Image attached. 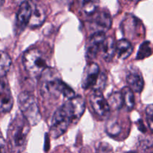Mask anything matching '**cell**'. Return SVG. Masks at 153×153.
Instances as JSON below:
<instances>
[{
	"instance_id": "cell-1",
	"label": "cell",
	"mask_w": 153,
	"mask_h": 153,
	"mask_svg": "<svg viewBox=\"0 0 153 153\" xmlns=\"http://www.w3.org/2000/svg\"><path fill=\"white\" fill-rule=\"evenodd\" d=\"M85 111V102L81 97L69 99L54 114L50 126V134L54 138L62 135L70 124L76 123Z\"/></svg>"
},
{
	"instance_id": "cell-2",
	"label": "cell",
	"mask_w": 153,
	"mask_h": 153,
	"mask_svg": "<svg viewBox=\"0 0 153 153\" xmlns=\"http://www.w3.org/2000/svg\"><path fill=\"white\" fill-rule=\"evenodd\" d=\"M30 125L21 114L16 115L9 126L7 131L8 147L10 153H21L28 140Z\"/></svg>"
},
{
	"instance_id": "cell-3",
	"label": "cell",
	"mask_w": 153,
	"mask_h": 153,
	"mask_svg": "<svg viewBox=\"0 0 153 153\" xmlns=\"http://www.w3.org/2000/svg\"><path fill=\"white\" fill-rule=\"evenodd\" d=\"M42 77L40 92L46 98H56L61 94L68 100L76 97L72 88L64 83L50 69H46L42 73Z\"/></svg>"
},
{
	"instance_id": "cell-4",
	"label": "cell",
	"mask_w": 153,
	"mask_h": 153,
	"mask_svg": "<svg viewBox=\"0 0 153 153\" xmlns=\"http://www.w3.org/2000/svg\"><path fill=\"white\" fill-rule=\"evenodd\" d=\"M18 105L23 117L30 126H36L41 120V114L35 97L28 92L21 93L18 97Z\"/></svg>"
},
{
	"instance_id": "cell-5",
	"label": "cell",
	"mask_w": 153,
	"mask_h": 153,
	"mask_svg": "<svg viewBox=\"0 0 153 153\" xmlns=\"http://www.w3.org/2000/svg\"><path fill=\"white\" fill-rule=\"evenodd\" d=\"M22 64L25 70L33 77L42 75L47 68L46 58L41 51L34 48L28 49L23 54Z\"/></svg>"
},
{
	"instance_id": "cell-6",
	"label": "cell",
	"mask_w": 153,
	"mask_h": 153,
	"mask_svg": "<svg viewBox=\"0 0 153 153\" xmlns=\"http://www.w3.org/2000/svg\"><path fill=\"white\" fill-rule=\"evenodd\" d=\"M105 84V76L100 73V67L95 63L88 64L82 76V87L85 90L102 91Z\"/></svg>"
},
{
	"instance_id": "cell-7",
	"label": "cell",
	"mask_w": 153,
	"mask_h": 153,
	"mask_svg": "<svg viewBox=\"0 0 153 153\" xmlns=\"http://www.w3.org/2000/svg\"><path fill=\"white\" fill-rule=\"evenodd\" d=\"M89 100L94 111L100 117L105 118L108 116L111 108L102 91H93L90 95Z\"/></svg>"
},
{
	"instance_id": "cell-8",
	"label": "cell",
	"mask_w": 153,
	"mask_h": 153,
	"mask_svg": "<svg viewBox=\"0 0 153 153\" xmlns=\"http://www.w3.org/2000/svg\"><path fill=\"white\" fill-rule=\"evenodd\" d=\"M90 21V25L95 30V32H105L111 25V17L110 13L105 10L96 12L93 14Z\"/></svg>"
},
{
	"instance_id": "cell-9",
	"label": "cell",
	"mask_w": 153,
	"mask_h": 153,
	"mask_svg": "<svg viewBox=\"0 0 153 153\" xmlns=\"http://www.w3.org/2000/svg\"><path fill=\"white\" fill-rule=\"evenodd\" d=\"M13 99L8 82L4 78L0 79V113H7L12 109Z\"/></svg>"
},
{
	"instance_id": "cell-10",
	"label": "cell",
	"mask_w": 153,
	"mask_h": 153,
	"mask_svg": "<svg viewBox=\"0 0 153 153\" xmlns=\"http://www.w3.org/2000/svg\"><path fill=\"white\" fill-rule=\"evenodd\" d=\"M105 38L104 32H96L89 37L86 44L87 58H94L97 57Z\"/></svg>"
},
{
	"instance_id": "cell-11",
	"label": "cell",
	"mask_w": 153,
	"mask_h": 153,
	"mask_svg": "<svg viewBox=\"0 0 153 153\" xmlns=\"http://www.w3.org/2000/svg\"><path fill=\"white\" fill-rule=\"evenodd\" d=\"M128 88L135 93H140L144 86V81L143 76L138 70H133L128 73L126 78Z\"/></svg>"
},
{
	"instance_id": "cell-12",
	"label": "cell",
	"mask_w": 153,
	"mask_h": 153,
	"mask_svg": "<svg viewBox=\"0 0 153 153\" xmlns=\"http://www.w3.org/2000/svg\"><path fill=\"white\" fill-rule=\"evenodd\" d=\"M32 10V5L29 1H25L21 4L16 14V20L19 26L24 28L28 25Z\"/></svg>"
},
{
	"instance_id": "cell-13",
	"label": "cell",
	"mask_w": 153,
	"mask_h": 153,
	"mask_svg": "<svg viewBox=\"0 0 153 153\" xmlns=\"http://www.w3.org/2000/svg\"><path fill=\"white\" fill-rule=\"evenodd\" d=\"M76 4L82 14L92 16L98 9L100 0H76Z\"/></svg>"
},
{
	"instance_id": "cell-14",
	"label": "cell",
	"mask_w": 153,
	"mask_h": 153,
	"mask_svg": "<svg viewBox=\"0 0 153 153\" xmlns=\"http://www.w3.org/2000/svg\"><path fill=\"white\" fill-rule=\"evenodd\" d=\"M46 17L44 9L40 5H35L32 10L31 18L28 25L31 28H36L43 23Z\"/></svg>"
},
{
	"instance_id": "cell-15",
	"label": "cell",
	"mask_w": 153,
	"mask_h": 153,
	"mask_svg": "<svg viewBox=\"0 0 153 153\" xmlns=\"http://www.w3.org/2000/svg\"><path fill=\"white\" fill-rule=\"evenodd\" d=\"M102 52V57L105 61H109L113 58L116 52V46H115L114 40L111 37H106L102 46L101 49Z\"/></svg>"
},
{
	"instance_id": "cell-16",
	"label": "cell",
	"mask_w": 153,
	"mask_h": 153,
	"mask_svg": "<svg viewBox=\"0 0 153 153\" xmlns=\"http://www.w3.org/2000/svg\"><path fill=\"white\" fill-rule=\"evenodd\" d=\"M133 52L131 43L127 40L123 39L118 41L116 46V52L120 59H126Z\"/></svg>"
},
{
	"instance_id": "cell-17",
	"label": "cell",
	"mask_w": 153,
	"mask_h": 153,
	"mask_svg": "<svg viewBox=\"0 0 153 153\" xmlns=\"http://www.w3.org/2000/svg\"><path fill=\"white\" fill-rule=\"evenodd\" d=\"M123 105L128 111H131L134 107V96L133 91L128 87H126L121 91Z\"/></svg>"
},
{
	"instance_id": "cell-18",
	"label": "cell",
	"mask_w": 153,
	"mask_h": 153,
	"mask_svg": "<svg viewBox=\"0 0 153 153\" xmlns=\"http://www.w3.org/2000/svg\"><path fill=\"white\" fill-rule=\"evenodd\" d=\"M11 66V59L7 53L0 51V79L4 78Z\"/></svg>"
},
{
	"instance_id": "cell-19",
	"label": "cell",
	"mask_w": 153,
	"mask_h": 153,
	"mask_svg": "<svg viewBox=\"0 0 153 153\" xmlns=\"http://www.w3.org/2000/svg\"><path fill=\"white\" fill-rule=\"evenodd\" d=\"M109 107L113 108L114 109H120L123 106L122 95L120 92H114L111 94L107 100Z\"/></svg>"
},
{
	"instance_id": "cell-20",
	"label": "cell",
	"mask_w": 153,
	"mask_h": 153,
	"mask_svg": "<svg viewBox=\"0 0 153 153\" xmlns=\"http://www.w3.org/2000/svg\"><path fill=\"white\" fill-rule=\"evenodd\" d=\"M153 49L152 47V44L149 41H144L141 45H140L139 50L137 52V59L142 60L144 58H148L152 54Z\"/></svg>"
},
{
	"instance_id": "cell-21",
	"label": "cell",
	"mask_w": 153,
	"mask_h": 153,
	"mask_svg": "<svg viewBox=\"0 0 153 153\" xmlns=\"http://www.w3.org/2000/svg\"><path fill=\"white\" fill-rule=\"evenodd\" d=\"M106 131L111 136H117L120 133L121 128L116 120H109L106 125Z\"/></svg>"
},
{
	"instance_id": "cell-22",
	"label": "cell",
	"mask_w": 153,
	"mask_h": 153,
	"mask_svg": "<svg viewBox=\"0 0 153 153\" xmlns=\"http://www.w3.org/2000/svg\"><path fill=\"white\" fill-rule=\"evenodd\" d=\"M146 116L149 128L153 131V104L149 105L146 107Z\"/></svg>"
},
{
	"instance_id": "cell-23",
	"label": "cell",
	"mask_w": 153,
	"mask_h": 153,
	"mask_svg": "<svg viewBox=\"0 0 153 153\" xmlns=\"http://www.w3.org/2000/svg\"><path fill=\"white\" fill-rule=\"evenodd\" d=\"M97 153H113V149L106 143H101L97 148Z\"/></svg>"
},
{
	"instance_id": "cell-24",
	"label": "cell",
	"mask_w": 153,
	"mask_h": 153,
	"mask_svg": "<svg viewBox=\"0 0 153 153\" xmlns=\"http://www.w3.org/2000/svg\"><path fill=\"white\" fill-rule=\"evenodd\" d=\"M141 147L143 149H148L149 148H151L153 144V140L150 139H145L144 140L141 141Z\"/></svg>"
},
{
	"instance_id": "cell-25",
	"label": "cell",
	"mask_w": 153,
	"mask_h": 153,
	"mask_svg": "<svg viewBox=\"0 0 153 153\" xmlns=\"http://www.w3.org/2000/svg\"><path fill=\"white\" fill-rule=\"evenodd\" d=\"M0 153H6L5 141L1 134H0Z\"/></svg>"
},
{
	"instance_id": "cell-26",
	"label": "cell",
	"mask_w": 153,
	"mask_h": 153,
	"mask_svg": "<svg viewBox=\"0 0 153 153\" xmlns=\"http://www.w3.org/2000/svg\"><path fill=\"white\" fill-rule=\"evenodd\" d=\"M137 126H138V128L140 131H142V132L143 133L146 132V127H145V126L143 125V123L141 120H139L137 121Z\"/></svg>"
},
{
	"instance_id": "cell-27",
	"label": "cell",
	"mask_w": 153,
	"mask_h": 153,
	"mask_svg": "<svg viewBox=\"0 0 153 153\" xmlns=\"http://www.w3.org/2000/svg\"><path fill=\"white\" fill-rule=\"evenodd\" d=\"M59 3H61L63 4H69V3L71 1V0H57Z\"/></svg>"
},
{
	"instance_id": "cell-28",
	"label": "cell",
	"mask_w": 153,
	"mask_h": 153,
	"mask_svg": "<svg viewBox=\"0 0 153 153\" xmlns=\"http://www.w3.org/2000/svg\"><path fill=\"white\" fill-rule=\"evenodd\" d=\"M4 4V0H0V9L1 8V7H2Z\"/></svg>"
},
{
	"instance_id": "cell-29",
	"label": "cell",
	"mask_w": 153,
	"mask_h": 153,
	"mask_svg": "<svg viewBox=\"0 0 153 153\" xmlns=\"http://www.w3.org/2000/svg\"><path fill=\"white\" fill-rule=\"evenodd\" d=\"M129 1H134V2H137V1H140V0H129Z\"/></svg>"
}]
</instances>
